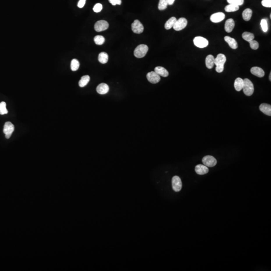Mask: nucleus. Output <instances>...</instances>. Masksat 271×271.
<instances>
[{"mask_svg":"<svg viewBox=\"0 0 271 271\" xmlns=\"http://www.w3.org/2000/svg\"><path fill=\"white\" fill-rule=\"evenodd\" d=\"M154 71L159 76H161V77H165L169 75L168 71L165 68H163L162 66H157L155 68Z\"/></svg>","mask_w":271,"mask_h":271,"instance_id":"19","label":"nucleus"},{"mask_svg":"<svg viewBox=\"0 0 271 271\" xmlns=\"http://www.w3.org/2000/svg\"><path fill=\"white\" fill-rule=\"evenodd\" d=\"M224 40L228 43L230 47L233 49H236L238 47L237 41L235 39L229 36L224 37Z\"/></svg>","mask_w":271,"mask_h":271,"instance_id":"18","label":"nucleus"},{"mask_svg":"<svg viewBox=\"0 0 271 271\" xmlns=\"http://www.w3.org/2000/svg\"><path fill=\"white\" fill-rule=\"evenodd\" d=\"M260 110L267 116H271V106L267 104H262L260 106Z\"/></svg>","mask_w":271,"mask_h":271,"instance_id":"17","label":"nucleus"},{"mask_svg":"<svg viewBox=\"0 0 271 271\" xmlns=\"http://www.w3.org/2000/svg\"><path fill=\"white\" fill-rule=\"evenodd\" d=\"M90 80V77L88 75H84L82 77L80 80L79 82V86L81 87H84L86 86Z\"/></svg>","mask_w":271,"mask_h":271,"instance_id":"25","label":"nucleus"},{"mask_svg":"<svg viewBox=\"0 0 271 271\" xmlns=\"http://www.w3.org/2000/svg\"><path fill=\"white\" fill-rule=\"evenodd\" d=\"M250 47L253 50H257L259 47L258 42L256 40H253L249 42Z\"/></svg>","mask_w":271,"mask_h":271,"instance_id":"34","label":"nucleus"},{"mask_svg":"<svg viewBox=\"0 0 271 271\" xmlns=\"http://www.w3.org/2000/svg\"><path fill=\"white\" fill-rule=\"evenodd\" d=\"M251 74L258 77H263L265 75V72L263 69L258 67H253L251 69Z\"/></svg>","mask_w":271,"mask_h":271,"instance_id":"16","label":"nucleus"},{"mask_svg":"<svg viewBox=\"0 0 271 271\" xmlns=\"http://www.w3.org/2000/svg\"><path fill=\"white\" fill-rule=\"evenodd\" d=\"M109 23L104 20H100L95 23V29L97 32L104 31L109 28Z\"/></svg>","mask_w":271,"mask_h":271,"instance_id":"10","label":"nucleus"},{"mask_svg":"<svg viewBox=\"0 0 271 271\" xmlns=\"http://www.w3.org/2000/svg\"><path fill=\"white\" fill-rule=\"evenodd\" d=\"M225 14L222 12L215 13L210 16V21L213 23H219L222 21L225 18Z\"/></svg>","mask_w":271,"mask_h":271,"instance_id":"12","label":"nucleus"},{"mask_svg":"<svg viewBox=\"0 0 271 271\" xmlns=\"http://www.w3.org/2000/svg\"><path fill=\"white\" fill-rule=\"evenodd\" d=\"M202 163L208 167H212L217 164V161L215 157L211 156H206L202 159Z\"/></svg>","mask_w":271,"mask_h":271,"instance_id":"7","label":"nucleus"},{"mask_svg":"<svg viewBox=\"0 0 271 271\" xmlns=\"http://www.w3.org/2000/svg\"><path fill=\"white\" fill-rule=\"evenodd\" d=\"M79 62L76 59H73L71 62V69L73 71H77L79 68Z\"/></svg>","mask_w":271,"mask_h":271,"instance_id":"29","label":"nucleus"},{"mask_svg":"<svg viewBox=\"0 0 271 271\" xmlns=\"http://www.w3.org/2000/svg\"><path fill=\"white\" fill-rule=\"evenodd\" d=\"M14 131V126L13 124L10 122L6 123L4 125L3 132L5 134L6 138L7 139H9L11 137V135Z\"/></svg>","mask_w":271,"mask_h":271,"instance_id":"6","label":"nucleus"},{"mask_svg":"<svg viewBox=\"0 0 271 271\" xmlns=\"http://www.w3.org/2000/svg\"><path fill=\"white\" fill-rule=\"evenodd\" d=\"M95 43L98 45H102L105 41V38L101 35H97L94 38Z\"/></svg>","mask_w":271,"mask_h":271,"instance_id":"28","label":"nucleus"},{"mask_svg":"<svg viewBox=\"0 0 271 271\" xmlns=\"http://www.w3.org/2000/svg\"><path fill=\"white\" fill-rule=\"evenodd\" d=\"M269 79H270V80L271 81V73H270V74Z\"/></svg>","mask_w":271,"mask_h":271,"instance_id":"40","label":"nucleus"},{"mask_svg":"<svg viewBox=\"0 0 271 271\" xmlns=\"http://www.w3.org/2000/svg\"><path fill=\"white\" fill-rule=\"evenodd\" d=\"M148 47L145 44H141L138 46L134 50V55L137 58L144 57L148 51Z\"/></svg>","mask_w":271,"mask_h":271,"instance_id":"3","label":"nucleus"},{"mask_svg":"<svg viewBox=\"0 0 271 271\" xmlns=\"http://www.w3.org/2000/svg\"><path fill=\"white\" fill-rule=\"evenodd\" d=\"M147 78L150 82L153 84L158 83L161 79L160 76L157 74L155 71H151L148 73L147 75Z\"/></svg>","mask_w":271,"mask_h":271,"instance_id":"11","label":"nucleus"},{"mask_svg":"<svg viewBox=\"0 0 271 271\" xmlns=\"http://www.w3.org/2000/svg\"><path fill=\"white\" fill-rule=\"evenodd\" d=\"M187 25V20L184 18H180L178 20H177L174 25L173 26V29L176 31H180L182 29H184Z\"/></svg>","mask_w":271,"mask_h":271,"instance_id":"5","label":"nucleus"},{"mask_svg":"<svg viewBox=\"0 0 271 271\" xmlns=\"http://www.w3.org/2000/svg\"><path fill=\"white\" fill-rule=\"evenodd\" d=\"M176 21L177 19L175 17H171L168 20L167 22H166L165 24V28L166 30H169L171 29L174 26Z\"/></svg>","mask_w":271,"mask_h":271,"instance_id":"24","label":"nucleus"},{"mask_svg":"<svg viewBox=\"0 0 271 271\" xmlns=\"http://www.w3.org/2000/svg\"><path fill=\"white\" fill-rule=\"evenodd\" d=\"M97 91L100 95H105L109 91V86L106 84L102 83L97 86Z\"/></svg>","mask_w":271,"mask_h":271,"instance_id":"13","label":"nucleus"},{"mask_svg":"<svg viewBox=\"0 0 271 271\" xmlns=\"http://www.w3.org/2000/svg\"><path fill=\"white\" fill-rule=\"evenodd\" d=\"M244 93L247 96H251L254 92V84L251 80L245 78L244 79V86L242 87Z\"/></svg>","mask_w":271,"mask_h":271,"instance_id":"2","label":"nucleus"},{"mask_svg":"<svg viewBox=\"0 0 271 271\" xmlns=\"http://www.w3.org/2000/svg\"><path fill=\"white\" fill-rule=\"evenodd\" d=\"M132 30L134 33L141 34L144 31V26L138 20H136L132 24Z\"/></svg>","mask_w":271,"mask_h":271,"instance_id":"8","label":"nucleus"},{"mask_svg":"<svg viewBox=\"0 0 271 271\" xmlns=\"http://www.w3.org/2000/svg\"><path fill=\"white\" fill-rule=\"evenodd\" d=\"M239 9V6H238L235 5L233 4H229L228 5L226 6L224 10L226 12H235L238 11Z\"/></svg>","mask_w":271,"mask_h":271,"instance_id":"27","label":"nucleus"},{"mask_svg":"<svg viewBox=\"0 0 271 271\" xmlns=\"http://www.w3.org/2000/svg\"><path fill=\"white\" fill-rule=\"evenodd\" d=\"M262 5L265 7H271V0H263Z\"/></svg>","mask_w":271,"mask_h":271,"instance_id":"36","label":"nucleus"},{"mask_svg":"<svg viewBox=\"0 0 271 271\" xmlns=\"http://www.w3.org/2000/svg\"><path fill=\"white\" fill-rule=\"evenodd\" d=\"M109 59V56L106 52H101L98 55V60L99 62L102 64H105L107 62Z\"/></svg>","mask_w":271,"mask_h":271,"instance_id":"23","label":"nucleus"},{"mask_svg":"<svg viewBox=\"0 0 271 271\" xmlns=\"http://www.w3.org/2000/svg\"><path fill=\"white\" fill-rule=\"evenodd\" d=\"M227 2L229 4H233L240 6L244 4V0H227Z\"/></svg>","mask_w":271,"mask_h":271,"instance_id":"33","label":"nucleus"},{"mask_svg":"<svg viewBox=\"0 0 271 271\" xmlns=\"http://www.w3.org/2000/svg\"><path fill=\"white\" fill-rule=\"evenodd\" d=\"M172 185L175 192H179L182 189V183L180 177L177 176L173 177L172 179Z\"/></svg>","mask_w":271,"mask_h":271,"instance_id":"9","label":"nucleus"},{"mask_svg":"<svg viewBox=\"0 0 271 271\" xmlns=\"http://www.w3.org/2000/svg\"><path fill=\"white\" fill-rule=\"evenodd\" d=\"M102 9V5L100 3H97L93 8V10L95 13H99Z\"/></svg>","mask_w":271,"mask_h":271,"instance_id":"35","label":"nucleus"},{"mask_svg":"<svg viewBox=\"0 0 271 271\" xmlns=\"http://www.w3.org/2000/svg\"><path fill=\"white\" fill-rule=\"evenodd\" d=\"M242 37L244 40L249 42L251 40H254L255 36H254V35L253 34V33L248 32H245L242 33Z\"/></svg>","mask_w":271,"mask_h":271,"instance_id":"26","label":"nucleus"},{"mask_svg":"<svg viewBox=\"0 0 271 271\" xmlns=\"http://www.w3.org/2000/svg\"><path fill=\"white\" fill-rule=\"evenodd\" d=\"M109 1L113 6L120 5L122 4V0H109Z\"/></svg>","mask_w":271,"mask_h":271,"instance_id":"37","label":"nucleus"},{"mask_svg":"<svg viewBox=\"0 0 271 271\" xmlns=\"http://www.w3.org/2000/svg\"><path fill=\"white\" fill-rule=\"evenodd\" d=\"M195 170L196 173L199 175H204L207 174L209 171V169L208 167H206L204 165L199 164L196 166L195 168Z\"/></svg>","mask_w":271,"mask_h":271,"instance_id":"14","label":"nucleus"},{"mask_svg":"<svg viewBox=\"0 0 271 271\" xmlns=\"http://www.w3.org/2000/svg\"><path fill=\"white\" fill-rule=\"evenodd\" d=\"M261 26L263 31L264 32H267L268 30L267 20L265 19H263L261 21Z\"/></svg>","mask_w":271,"mask_h":271,"instance_id":"32","label":"nucleus"},{"mask_svg":"<svg viewBox=\"0 0 271 271\" xmlns=\"http://www.w3.org/2000/svg\"><path fill=\"white\" fill-rule=\"evenodd\" d=\"M244 86V79L240 77L237 78L235 81L234 86L235 89L238 91H240L242 89Z\"/></svg>","mask_w":271,"mask_h":271,"instance_id":"21","label":"nucleus"},{"mask_svg":"<svg viewBox=\"0 0 271 271\" xmlns=\"http://www.w3.org/2000/svg\"><path fill=\"white\" fill-rule=\"evenodd\" d=\"M167 1L168 4L169 5H173L175 2V0H167Z\"/></svg>","mask_w":271,"mask_h":271,"instance_id":"39","label":"nucleus"},{"mask_svg":"<svg viewBox=\"0 0 271 271\" xmlns=\"http://www.w3.org/2000/svg\"><path fill=\"white\" fill-rule=\"evenodd\" d=\"M168 4L167 0H160L159 2L158 9L159 10H164L167 7Z\"/></svg>","mask_w":271,"mask_h":271,"instance_id":"30","label":"nucleus"},{"mask_svg":"<svg viewBox=\"0 0 271 271\" xmlns=\"http://www.w3.org/2000/svg\"><path fill=\"white\" fill-rule=\"evenodd\" d=\"M8 113V111L6 108V103L4 102H1L0 103V115H5Z\"/></svg>","mask_w":271,"mask_h":271,"instance_id":"31","label":"nucleus"},{"mask_svg":"<svg viewBox=\"0 0 271 271\" xmlns=\"http://www.w3.org/2000/svg\"><path fill=\"white\" fill-rule=\"evenodd\" d=\"M206 64L208 69L213 68L215 65V57L212 55H209L206 57Z\"/></svg>","mask_w":271,"mask_h":271,"instance_id":"20","label":"nucleus"},{"mask_svg":"<svg viewBox=\"0 0 271 271\" xmlns=\"http://www.w3.org/2000/svg\"><path fill=\"white\" fill-rule=\"evenodd\" d=\"M86 3V0H79L77 4V6L79 8H82L85 5Z\"/></svg>","mask_w":271,"mask_h":271,"instance_id":"38","label":"nucleus"},{"mask_svg":"<svg viewBox=\"0 0 271 271\" xmlns=\"http://www.w3.org/2000/svg\"><path fill=\"white\" fill-rule=\"evenodd\" d=\"M193 42L195 45L200 48H203L208 46V41L206 39L201 36L195 37L193 39Z\"/></svg>","mask_w":271,"mask_h":271,"instance_id":"4","label":"nucleus"},{"mask_svg":"<svg viewBox=\"0 0 271 271\" xmlns=\"http://www.w3.org/2000/svg\"><path fill=\"white\" fill-rule=\"evenodd\" d=\"M235 23L234 20L233 19H229L226 21L225 25H224V29L226 32L230 33L233 31V29L235 27Z\"/></svg>","mask_w":271,"mask_h":271,"instance_id":"15","label":"nucleus"},{"mask_svg":"<svg viewBox=\"0 0 271 271\" xmlns=\"http://www.w3.org/2000/svg\"><path fill=\"white\" fill-rule=\"evenodd\" d=\"M226 58L223 54H219L217 57L215 58V64L216 65L215 70L217 72L221 73L224 71V65L226 63Z\"/></svg>","mask_w":271,"mask_h":271,"instance_id":"1","label":"nucleus"},{"mask_svg":"<svg viewBox=\"0 0 271 271\" xmlns=\"http://www.w3.org/2000/svg\"><path fill=\"white\" fill-rule=\"evenodd\" d=\"M253 14V11L250 9H246L242 12V16L244 20L246 21H249L251 18Z\"/></svg>","mask_w":271,"mask_h":271,"instance_id":"22","label":"nucleus"}]
</instances>
